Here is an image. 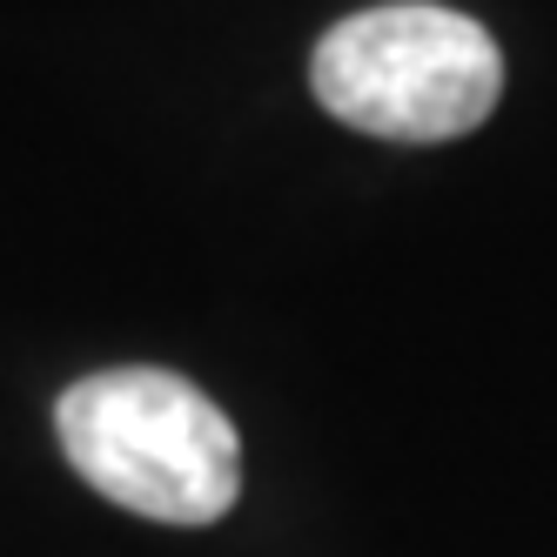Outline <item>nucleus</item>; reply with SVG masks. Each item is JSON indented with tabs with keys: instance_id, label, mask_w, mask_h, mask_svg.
Returning <instances> with one entry per match:
<instances>
[{
	"instance_id": "obj_2",
	"label": "nucleus",
	"mask_w": 557,
	"mask_h": 557,
	"mask_svg": "<svg viewBox=\"0 0 557 557\" xmlns=\"http://www.w3.org/2000/svg\"><path fill=\"white\" fill-rule=\"evenodd\" d=\"M309 88L336 122L383 141H457L504 95V54L457 8L389 0L336 21L309 61Z\"/></svg>"
},
{
	"instance_id": "obj_1",
	"label": "nucleus",
	"mask_w": 557,
	"mask_h": 557,
	"mask_svg": "<svg viewBox=\"0 0 557 557\" xmlns=\"http://www.w3.org/2000/svg\"><path fill=\"white\" fill-rule=\"evenodd\" d=\"M54 430L88 484L154 524H215L243 491V436L175 370H101L61 389Z\"/></svg>"
}]
</instances>
